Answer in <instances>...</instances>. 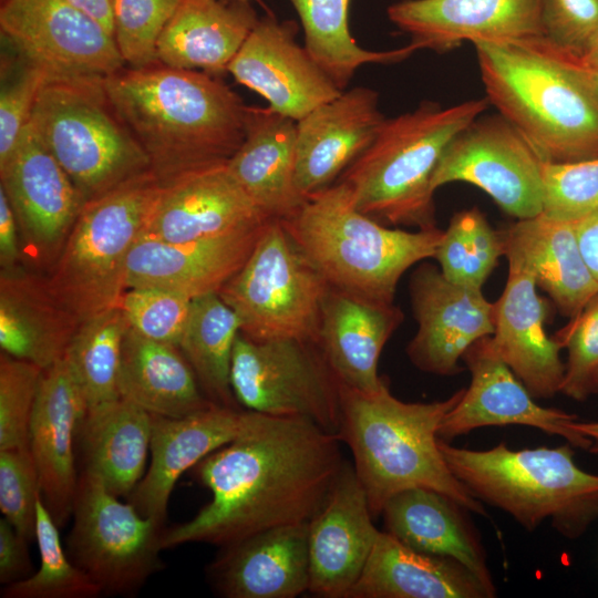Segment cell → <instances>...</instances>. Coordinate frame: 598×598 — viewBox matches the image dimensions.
<instances>
[{
  "mask_svg": "<svg viewBox=\"0 0 598 598\" xmlns=\"http://www.w3.org/2000/svg\"><path fill=\"white\" fill-rule=\"evenodd\" d=\"M230 384L246 410L306 417L338 434L340 383L313 342L252 340L240 332L233 351Z\"/></svg>",
  "mask_w": 598,
  "mask_h": 598,
  "instance_id": "7c38bea8",
  "label": "cell"
},
{
  "mask_svg": "<svg viewBox=\"0 0 598 598\" xmlns=\"http://www.w3.org/2000/svg\"><path fill=\"white\" fill-rule=\"evenodd\" d=\"M389 20L420 50L446 52L465 41L511 42L542 37V0H401Z\"/></svg>",
  "mask_w": 598,
  "mask_h": 598,
  "instance_id": "44dd1931",
  "label": "cell"
},
{
  "mask_svg": "<svg viewBox=\"0 0 598 598\" xmlns=\"http://www.w3.org/2000/svg\"><path fill=\"white\" fill-rule=\"evenodd\" d=\"M574 429L590 440L589 452L598 453V422H578L573 424Z\"/></svg>",
  "mask_w": 598,
  "mask_h": 598,
  "instance_id": "9f6ffc18",
  "label": "cell"
},
{
  "mask_svg": "<svg viewBox=\"0 0 598 598\" xmlns=\"http://www.w3.org/2000/svg\"><path fill=\"white\" fill-rule=\"evenodd\" d=\"M258 21L250 2L182 0L158 39L157 62L219 76Z\"/></svg>",
  "mask_w": 598,
  "mask_h": 598,
  "instance_id": "d6a6232c",
  "label": "cell"
},
{
  "mask_svg": "<svg viewBox=\"0 0 598 598\" xmlns=\"http://www.w3.org/2000/svg\"><path fill=\"white\" fill-rule=\"evenodd\" d=\"M540 19L542 37L584 54L598 33V0H542Z\"/></svg>",
  "mask_w": 598,
  "mask_h": 598,
  "instance_id": "681fc988",
  "label": "cell"
},
{
  "mask_svg": "<svg viewBox=\"0 0 598 598\" xmlns=\"http://www.w3.org/2000/svg\"><path fill=\"white\" fill-rule=\"evenodd\" d=\"M153 414L122 398L85 413L79 431L83 471L116 496H128L145 474Z\"/></svg>",
  "mask_w": 598,
  "mask_h": 598,
  "instance_id": "d590c367",
  "label": "cell"
},
{
  "mask_svg": "<svg viewBox=\"0 0 598 598\" xmlns=\"http://www.w3.org/2000/svg\"><path fill=\"white\" fill-rule=\"evenodd\" d=\"M49 76L11 50L1 58L0 163L14 150L28 126L37 97Z\"/></svg>",
  "mask_w": 598,
  "mask_h": 598,
  "instance_id": "7bdbcfd3",
  "label": "cell"
},
{
  "mask_svg": "<svg viewBox=\"0 0 598 598\" xmlns=\"http://www.w3.org/2000/svg\"><path fill=\"white\" fill-rule=\"evenodd\" d=\"M28 540L6 519H0V582L9 585L29 576Z\"/></svg>",
  "mask_w": 598,
  "mask_h": 598,
  "instance_id": "f907efd6",
  "label": "cell"
},
{
  "mask_svg": "<svg viewBox=\"0 0 598 598\" xmlns=\"http://www.w3.org/2000/svg\"><path fill=\"white\" fill-rule=\"evenodd\" d=\"M439 446L453 475L482 503L498 507L534 530L544 520L577 538L598 518V475L574 461L573 445L484 451Z\"/></svg>",
  "mask_w": 598,
  "mask_h": 598,
  "instance_id": "52a82bcc",
  "label": "cell"
},
{
  "mask_svg": "<svg viewBox=\"0 0 598 598\" xmlns=\"http://www.w3.org/2000/svg\"><path fill=\"white\" fill-rule=\"evenodd\" d=\"M42 369L0 355V451L29 447V431Z\"/></svg>",
  "mask_w": 598,
  "mask_h": 598,
  "instance_id": "f6af8a7d",
  "label": "cell"
},
{
  "mask_svg": "<svg viewBox=\"0 0 598 598\" xmlns=\"http://www.w3.org/2000/svg\"><path fill=\"white\" fill-rule=\"evenodd\" d=\"M533 275L508 260L505 288L493 302L492 343L535 399L560 392L565 363L559 344L545 331L547 302L537 293Z\"/></svg>",
  "mask_w": 598,
  "mask_h": 598,
  "instance_id": "484cf974",
  "label": "cell"
},
{
  "mask_svg": "<svg viewBox=\"0 0 598 598\" xmlns=\"http://www.w3.org/2000/svg\"><path fill=\"white\" fill-rule=\"evenodd\" d=\"M293 21L259 19L227 68L236 82L262 96L274 111L299 121L342 91L296 41Z\"/></svg>",
  "mask_w": 598,
  "mask_h": 598,
  "instance_id": "ac0fdd59",
  "label": "cell"
},
{
  "mask_svg": "<svg viewBox=\"0 0 598 598\" xmlns=\"http://www.w3.org/2000/svg\"><path fill=\"white\" fill-rule=\"evenodd\" d=\"M486 99L547 163L598 156V97L544 37L475 42Z\"/></svg>",
  "mask_w": 598,
  "mask_h": 598,
  "instance_id": "3957f363",
  "label": "cell"
},
{
  "mask_svg": "<svg viewBox=\"0 0 598 598\" xmlns=\"http://www.w3.org/2000/svg\"><path fill=\"white\" fill-rule=\"evenodd\" d=\"M486 97L444 107L424 101L385 118L374 141L339 177L363 214L386 226L436 227L432 177L454 137L486 110Z\"/></svg>",
  "mask_w": 598,
  "mask_h": 598,
  "instance_id": "8992f818",
  "label": "cell"
},
{
  "mask_svg": "<svg viewBox=\"0 0 598 598\" xmlns=\"http://www.w3.org/2000/svg\"><path fill=\"white\" fill-rule=\"evenodd\" d=\"M82 13L101 24L114 37L113 0H66Z\"/></svg>",
  "mask_w": 598,
  "mask_h": 598,
  "instance_id": "db71d44e",
  "label": "cell"
},
{
  "mask_svg": "<svg viewBox=\"0 0 598 598\" xmlns=\"http://www.w3.org/2000/svg\"><path fill=\"white\" fill-rule=\"evenodd\" d=\"M546 216L575 220L598 209V156L570 163H544Z\"/></svg>",
  "mask_w": 598,
  "mask_h": 598,
  "instance_id": "7dc6e473",
  "label": "cell"
},
{
  "mask_svg": "<svg viewBox=\"0 0 598 598\" xmlns=\"http://www.w3.org/2000/svg\"><path fill=\"white\" fill-rule=\"evenodd\" d=\"M579 55L587 64L598 68V33L596 34L585 53Z\"/></svg>",
  "mask_w": 598,
  "mask_h": 598,
  "instance_id": "6f0895ef",
  "label": "cell"
},
{
  "mask_svg": "<svg viewBox=\"0 0 598 598\" xmlns=\"http://www.w3.org/2000/svg\"><path fill=\"white\" fill-rule=\"evenodd\" d=\"M238 1H243V2H258L261 4V0H238Z\"/></svg>",
  "mask_w": 598,
  "mask_h": 598,
  "instance_id": "680465c9",
  "label": "cell"
},
{
  "mask_svg": "<svg viewBox=\"0 0 598 598\" xmlns=\"http://www.w3.org/2000/svg\"><path fill=\"white\" fill-rule=\"evenodd\" d=\"M282 223L330 287L383 303H393L409 268L435 256L443 234L437 227L409 231L377 221L355 207L342 182L307 197Z\"/></svg>",
  "mask_w": 598,
  "mask_h": 598,
  "instance_id": "5b68a950",
  "label": "cell"
},
{
  "mask_svg": "<svg viewBox=\"0 0 598 598\" xmlns=\"http://www.w3.org/2000/svg\"><path fill=\"white\" fill-rule=\"evenodd\" d=\"M503 256L499 230L473 207L455 213L443 230L434 258L443 276L457 285L482 289Z\"/></svg>",
  "mask_w": 598,
  "mask_h": 598,
  "instance_id": "ab89813d",
  "label": "cell"
},
{
  "mask_svg": "<svg viewBox=\"0 0 598 598\" xmlns=\"http://www.w3.org/2000/svg\"><path fill=\"white\" fill-rule=\"evenodd\" d=\"M192 299L159 288H127L118 307L131 329L151 340L179 343L189 316Z\"/></svg>",
  "mask_w": 598,
  "mask_h": 598,
  "instance_id": "bcb514c9",
  "label": "cell"
},
{
  "mask_svg": "<svg viewBox=\"0 0 598 598\" xmlns=\"http://www.w3.org/2000/svg\"><path fill=\"white\" fill-rule=\"evenodd\" d=\"M559 48V47H558ZM571 64L581 74L585 81L588 83L595 95L598 97V68L591 66L582 61L579 54L570 52L568 50L559 48Z\"/></svg>",
  "mask_w": 598,
  "mask_h": 598,
  "instance_id": "11a10c76",
  "label": "cell"
},
{
  "mask_svg": "<svg viewBox=\"0 0 598 598\" xmlns=\"http://www.w3.org/2000/svg\"><path fill=\"white\" fill-rule=\"evenodd\" d=\"M246 419L247 410L220 405L177 419L153 415L151 463L127 502L144 517L164 525L181 475L234 441Z\"/></svg>",
  "mask_w": 598,
  "mask_h": 598,
  "instance_id": "d4e9b609",
  "label": "cell"
},
{
  "mask_svg": "<svg viewBox=\"0 0 598 598\" xmlns=\"http://www.w3.org/2000/svg\"><path fill=\"white\" fill-rule=\"evenodd\" d=\"M329 289L282 220L269 218L248 259L218 295L238 316L244 336L317 344Z\"/></svg>",
  "mask_w": 598,
  "mask_h": 598,
  "instance_id": "30bf717a",
  "label": "cell"
},
{
  "mask_svg": "<svg viewBox=\"0 0 598 598\" xmlns=\"http://www.w3.org/2000/svg\"><path fill=\"white\" fill-rule=\"evenodd\" d=\"M403 320L393 303L362 299L330 287L321 311L317 346L340 384L374 392L385 377L381 352Z\"/></svg>",
  "mask_w": 598,
  "mask_h": 598,
  "instance_id": "83f0119b",
  "label": "cell"
},
{
  "mask_svg": "<svg viewBox=\"0 0 598 598\" xmlns=\"http://www.w3.org/2000/svg\"><path fill=\"white\" fill-rule=\"evenodd\" d=\"M463 511L466 509L437 491L414 487L393 495L381 515L385 532L404 545L452 558L495 589L485 551Z\"/></svg>",
  "mask_w": 598,
  "mask_h": 598,
  "instance_id": "836d02e7",
  "label": "cell"
},
{
  "mask_svg": "<svg viewBox=\"0 0 598 598\" xmlns=\"http://www.w3.org/2000/svg\"><path fill=\"white\" fill-rule=\"evenodd\" d=\"M39 473L28 448L0 451V509L28 542L35 540Z\"/></svg>",
  "mask_w": 598,
  "mask_h": 598,
  "instance_id": "c3c4849f",
  "label": "cell"
},
{
  "mask_svg": "<svg viewBox=\"0 0 598 598\" xmlns=\"http://www.w3.org/2000/svg\"><path fill=\"white\" fill-rule=\"evenodd\" d=\"M353 465L344 462L324 504L308 522L309 592L348 598L380 530Z\"/></svg>",
  "mask_w": 598,
  "mask_h": 598,
  "instance_id": "ffe728a7",
  "label": "cell"
},
{
  "mask_svg": "<svg viewBox=\"0 0 598 598\" xmlns=\"http://www.w3.org/2000/svg\"><path fill=\"white\" fill-rule=\"evenodd\" d=\"M384 116L377 91H342L297 121L295 183L303 197L333 185L374 141Z\"/></svg>",
  "mask_w": 598,
  "mask_h": 598,
  "instance_id": "7402d4cb",
  "label": "cell"
},
{
  "mask_svg": "<svg viewBox=\"0 0 598 598\" xmlns=\"http://www.w3.org/2000/svg\"><path fill=\"white\" fill-rule=\"evenodd\" d=\"M297 121L269 106H249L246 134L227 166L255 204L285 220L303 204L295 183Z\"/></svg>",
  "mask_w": 598,
  "mask_h": 598,
  "instance_id": "1f68e13d",
  "label": "cell"
},
{
  "mask_svg": "<svg viewBox=\"0 0 598 598\" xmlns=\"http://www.w3.org/2000/svg\"><path fill=\"white\" fill-rule=\"evenodd\" d=\"M240 320L217 292L192 299L179 349L193 367L200 386L215 404L237 408L230 367Z\"/></svg>",
  "mask_w": 598,
  "mask_h": 598,
  "instance_id": "74e56055",
  "label": "cell"
},
{
  "mask_svg": "<svg viewBox=\"0 0 598 598\" xmlns=\"http://www.w3.org/2000/svg\"><path fill=\"white\" fill-rule=\"evenodd\" d=\"M22 264V250L17 219L3 189L0 188V267L11 271Z\"/></svg>",
  "mask_w": 598,
  "mask_h": 598,
  "instance_id": "816d5d0a",
  "label": "cell"
},
{
  "mask_svg": "<svg viewBox=\"0 0 598 598\" xmlns=\"http://www.w3.org/2000/svg\"><path fill=\"white\" fill-rule=\"evenodd\" d=\"M551 337L568 351L560 392L576 401L598 394V292Z\"/></svg>",
  "mask_w": 598,
  "mask_h": 598,
  "instance_id": "ee69618b",
  "label": "cell"
},
{
  "mask_svg": "<svg viewBox=\"0 0 598 598\" xmlns=\"http://www.w3.org/2000/svg\"><path fill=\"white\" fill-rule=\"evenodd\" d=\"M58 524L48 511L42 496L37 504L35 542L40 551L37 573L4 585L3 598H94L100 587L64 553Z\"/></svg>",
  "mask_w": 598,
  "mask_h": 598,
  "instance_id": "60d3db41",
  "label": "cell"
},
{
  "mask_svg": "<svg viewBox=\"0 0 598 598\" xmlns=\"http://www.w3.org/2000/svg\"><path fill=\"white\" fill-rule=\"evenodd\" d=\"M340 442L309 419L247 410L241 433L193 467L212 501L190 520L165 528L162 549L186 543L224 547L308 523L346 462Z\"/></svg>",
  "mask_w": 598,
  "mask_h": 598,
  "instance_id": "6da1fadb",
  "label": "cell"
},
{
  "mask_svg": "<svg viewBox=\"0 0 598 598\" xmlns=\"http://www.w3.org/2000/svg\"><path fill=\"white\" fill-rule=\"evenodd\" d=\"M264 225L187 243L141 236L128 257L126 289L159 288L190 299L218 293L248 259Z\"/></svg>",
  "mask_w": 598,
  "mask_h": 598,
  "instance_id": "cb8c5ba5",
  "label": "cell"
},
{
  "mask_svg": "<svg viewBox=\"0 0 598 598\" xmlns=\"http://www.w3.org/2000/svg\"><path fill=\"white\" fill-rule=\"evenodd\" d=\"M268 219L221 163L161 184L142 236L187 243L254 228Z\"/></svg>",
  "mask_w": 598,
  "mask_h": 598,
  "instance_id": "d6986e66",
  "label": "cell"
},
{
  "mask_svg": "<svg viewBox=\"0 0 598 598\" xmlns=\"http://www.w3.org/2000/svg\"><path fill=\"white\" fill-rule=\"evenodd\" d=\"M29 125L84 203L152 172L145 152L113 110L103 80L48 79Z\"/></svg>",
  "mask_w": 598,
  "mask_h": 598,
  "instance_id": "9c48e42d",
  "label": "cell"
},
{
  "mask_svg": "<svg viewBox=\"0 0 598 598\" xmlns=\"http://www.w3.org/2000/svg\"><path fill=\"white\" fill-rule=\"evenodd\" d=\"M463 392L443 401L408 403L392 395L386 379L374 392L340 384L337 435L352 452L373 518L393 495L414 487L437 491L468 512L487 515L482 502L453 475L439 446L440 423Z\"/></svg>",
  "mask_w": 598,
  "mask_h": 598,
  "instance_id": "277c9868",
  "label": "cell"
},
{
  "mask_svg": "<svg viewBox=\"0 0 598 598\" xmlns=\"http://www.w3.org/2000/svg\"><path fill=\"white\" fill-rule=\"evenodd\" d=\"M0 30L49 79L104 80L125 64L114 37L66 0H2Z\"/></svg>",
  "mask_w": 598,
  "mask_h": 598,
  "instance_id": "5bb4252c",
  "label": "cell"
},
{
  "mask_svg": "<svg viewBox=\"0 0 598 598\" xmlns=\"http://www.w3.org/2000/svg\"><path fill=\"white\" fill-rule=\"evenodd\" d=\"M182 0H113L114 39L128 68L157 62L158 39Z\"/></svg>",
  "mask_w": 598,
  "mask_h": 598,
  "instance_id": "b9f144b4",
  "label": "cell"
},
{
  "mask_svg": "<svg viewBox=\"0 0 598 598\" xmlns=\"http://www.w3.org/2000/svg\"><path fill=\"white\" fill-rule=\"evenodd\" d=\"M542 158L530 142L504 116L474 120L444 151L432 187L454 182L485 192L506 214L525 219L543 213Z\"/></svg>",
  "mask_w": 598,
  "mask_h": 598,
  "instance_id": "4fadbf2b",
  "label": "cell"
},
{
  "mask_svg": "<svg viewBox=\"0 0 598 598\" xmlns=\"http://www.w3.org/2000/svg\"><path fill=\"white\" fill-rule=\"evenodd\" d=\"M159 189V181L147 172L84 204L44 276L52 293L81 322L118 305L130 254Z\"/></svg>",
  "mask_w": 598,
  "mask_h": 598,
  "instance_id": "ba28073f",
  "label": "cell"
},
{
  "mask_svg": "<svg viewBox=\"0 0 598 598\" xmlns=\"http://www.w3.org/2000/svg\"><path fill=\"white\" fill-rule=\"evenodd\" d=\"M471 384L444 415L437 430L450 441L484 426L526 425L561 436L575 447L589 450L590 440L577 432L575 414L536 403L523 382L496 352L491 336L474 342L463 355Z\"/></svg>",
  "mask_w": 598,
  "mask_h": 598,
  "instance_id": "2e32d148",
  "label": "cell"
},
{
  "mask_svg": "<svg viewBox=\"0 0 598 598\" xmlns=\"http://www.w3.org/2000/svg\"><path fill=\"white\" fill-rule=\"evenodd\" d=\"M289 1L300 19L305 49L341 91L360 66L367 63H396L420 50L413 42L388 51L359 47L349 29L350 0Z\"/></svg>",
  "mask_w": 598,
  "mask_h": 598,
  "instance_id": "8d00e7d4",
  "label": "cell"
},
{
  "mask_svg": "<svg viewBox=\"0 0 598 598\" xmlns=\"http://www.w3.org/2000/svg\"><path fill=\"white\" fill-rule=\"evenodd\" d=\"M68 537L70 559L102 594L130 596L163 568L164 525L122 503L86 471L79 475Z\"/></svg>",
  "mask_w": 598,
  "mask_h": 598,
  "instance_id": "8fae6325",
  "label": "cell"
},
{
  "mask_svg": "<svg viewBox=\"0 0 598 598\" xmlns=\"http://www.w3.org/2000/svg\"><path fill=\"white\" fill-rule=\"evenodd\" d=\"M581 256L598 281V209L574 220Z\"/></svg>",
  "mask_w": 598,
  "mask_h": 598,
  "instance_id": "f5cc1de1",
  "label": "cell"
},
{
  "mask_svg": "<svg viewBox=\"0 0 598 598\" xmlns=\"http://www.w3.org/2000/svg\"><path fill=\"white\" fill-rule=\"evenodd\" d=\"M103 86L161 184L227 163L245 138L249 106L216 75L155 63L123 68Z\"/></svg>",
  "mask_w": 598,
  "mask_h": 598,
  "instance_id": "7a4b0ae2",
  "label": "cell"
},
{
  "mask_svg": "<svg viewBox=\"0 0 598 598\" xmlns=\"http://www.w3.org/2000/svg\"><path fill=\"white\" fill-rule=\"evenodd\" d=\"M485 585L461 563L415 550L380 532L348 598H492Z\"/></svg>",
  "mask_w": 598,
  "mask_h": 598,
  "instance_id": "4dcf8cb0",
  "label": "cell"
},
{
  "mask_svg": "<svg viewBox=\"0 0 598 598\" xmlns=\"http://www.w3.org/2000/svg\"><path fill=\"white\" fill-rule=\"evenodd\" d=\"M85 406L64 358L43 369L29 431L41 496L58 526L72 515L79 475L75 441Z\"/></svg>",
  "mask_w": 598,
  "mask_h": 598,
  "instance_id": "603a6c76",
  "label": "cell"
},
{
  "mask_svg": "<svg viewBox=\"0 0 598 598\" xmlns=\"http://www.w3.org/2000/svg\"><path fill=\"white\" fill-rule=\"evenodd\" d=\"M417 331L406 347L411 362L437 375L463 370L458 361L477 340L494 332L493 303L482 289L447 280L432 264L420 265L410 278Z\"/></svg>",
  "mask_w": 598,
  "mask_h": 598,
  "instance_id": "e0dca14e",
  "label": "cell"
},
{
  "mask_svg": "<svg viewBox=\"0 0 598 598\" xmlns=\"http://www.w3.org/2000/svg\"><path fill=\"white\" fill-rule=\"evenodd\" d=\"M207 576L226 598H295L309 591L308 523L272 527L221 547Z\"/></svg>",
  "mask_w": 598,
  "mask_h": 598,
  "instance_id": "4316f807",
  "label": "cell"
},
{
  "mask_svg": "<svg viewBox=\"0 0 598 598\" xmlns=\"http://www.w3.org/2000/svg\"><path fill=\"white\" fill-rule=\"evenodd\" d=\"M0 188L17 219L23 266L48 272L85 203L29 124L0 163Z\"/></svg>",
  "mask_w": 598,
  "mask_h": 598,
  "instance_id": "9a60e30c",
  "label": "cell"
},
{
  "mask_svg": "<svg viewBox=\"0 0 598 598\" xmlns=\"http://www.w3.org/2000/svg\"><path fill=\"white\" fill-rule=\"evenodd\" d=\"M499 234L503 256L528 270L561 315L575 317L598 292V281L581 256L574 220L542 213L517 219Z\"/></svg>",
  "mask_w": 598,
  "mask_h": 598,
  "instance_id": "f1b7e54d",
  "label": "cell"
},
{
  "mask_svg": "<svg viewBox=\"0 0 598 598\" xmlns=\"http://www.w3.org/2000/svg\"><path fill=\"white\" fill-rule=\"evenodd\" d=\"M128 328L116 306L83 320L73 334L64 360L80 389L85 413L120 399L118 371Z\"/></svg>",
  "mask_w": 598,
  "mask_h": 598,
  "instance_id": "f35d334b",
  "label": "cell"
},
{
  "mask_svg": "<svg viewBox=\"0 0 598 598\" xmlns=\"http://www.w3.org/2000/svg\"><path fill=\"white\" fill-rule=\"evenodd\" d=\"M117 385L120 398L153 415L177 419L217 405L178 347L131 328L123 341Z\"/></svg>",
  "mask_w": 598,
  "mask_h": 598,
  "instance_id": "e575fe53",
  "label": "cell"
},
{
  "mask_svg": "<svg viewBox=\"0 0 598 598\" xmlns=\"http://www.w3.org/2000/svg\"><path fill=\"white\" fill-rule=\"evenodd\" d=\"M81 321L24 266L0 272V348L42 370L66 352Z\"/></svg>",
  "mask_w": 598,
  "mask_h": 598,
  "instance_id": "f546056e",
  "label": "cell"
}]
</instances>
